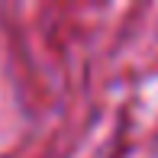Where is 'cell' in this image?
Listing matches in <instances>:
<instances>
[]
</instances>
